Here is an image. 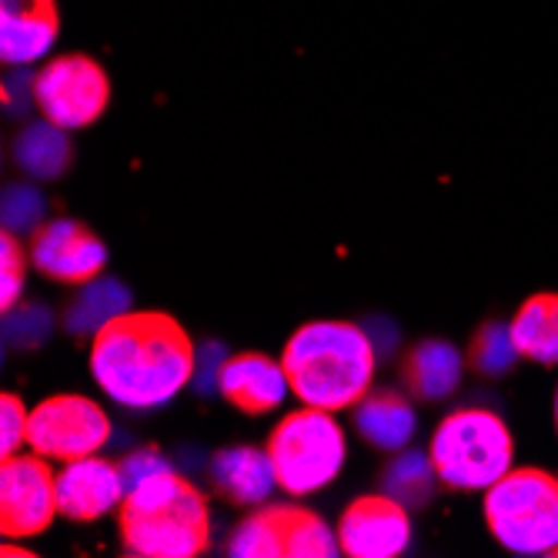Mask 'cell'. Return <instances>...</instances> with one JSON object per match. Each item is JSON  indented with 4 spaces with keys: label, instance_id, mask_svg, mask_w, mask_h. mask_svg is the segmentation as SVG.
I'll return each mask as SVG.
<instances>
[{
    "label": "cell",
    "instance_id": "6da1fadb",
    "mask_svg": "<svg viewBox=\"0 0 558 558\" xmlns=\"http://www.w3.org/2000/svg\"><path fill=\"white\" fill-rule=\"evenodd\" d=\"M194 368L191 335L168 312H124L90 335V375L124 409L168 404Z\"/></svg>",
    "mask_w": 558,
    "mask_h": 558
},
{
    "label": "cell",
    "instance_id": "7a4b0ae2",
    "mask_svg": "<svg viewBox=\"0 0 558 558\" xmlns=\"http://www.w3.org/2000/svg\"><path fill=\"white\" fill-rule=\"evenodd\" d=\"M378 348L362 325L312 322L298 328L281 354L291 391L301 404L325 412L354 409L375 378Z\"/></svg>",
    "mask_w": 558,
    "mask_h": 558
},
{
    "label": "cell",
    "instance_id": "3957f363",
    "mask_svg": "<svg viewBox=\"0 0 558 558\" xmlns=\"http://www.w3.org/2000/svg\"><path fill=\"white\" fill-rule=\"evenodd\" d=\"M118 525L124 551L137 558H194L211 545L208 498L171 465L124 492Z\"/></svg>",
    "mask_w": 558,
    "mask_h": 558
},
{
    "label": "cell",
    "instance_id": "277c9868",
    "mask_svg": "<svg viewBox=\"0 0 558 558\" xmlns=\"http://www.w3.org/2000/svg\"><path fill=\"white\" fill-rule=\"evenodd\" d=\"M432 465L454 492H485L512 469V432L488 409L451 412L432 435Z\"/></svg>",
    "mask_w": 558,
    "mask_h": 558
},
{
    "label": "cell",
    "instance_id": "5b68a950",
    "mask_svg": "<svg viewBox=\"0 0 558 558\" xmlns=\"http://www.w3.org/2000/svg\"><path fill=\"white\" fill-rule=\"evenodd\" d=\"M485 522L501 548L545 555L558 548V478L545 469H509L485 488Z\"/></svg>",
    "mask_w": 558,
    "mask_h": 558
},
{
    "label": "cell",
    "instance_id": "8992f818",
    "mask_svg": "<svg viewBox=\"0 0 558 558\" xmlns=\"http://www.w3.org/2000/svg\"><path fill=\"white\" fill-rule=\"evenodd\" d=\"M331 415L335 412L304 404V409L281 418V425L271 432L265 445L278 485L294 498L331 485L344 465V432Z\"/></svg>",
    "mask_w": 558,
    "mask_h": 558
},
{
    "label": "cell",
    "instance_id": "52a82bcc",
    "mask_svg": "<svg viewBox=\"0 0 558 558\" xmlns=\"http://www.w3.org/2000/svg\"><path fill=\"white\" fill-rule=\"evenodd\" d=\"M338 551V535L304 505H262L228 538L234 558H331Z\"/></svg>",
    "mask_w": 558,
    "mask_h": 558
},
{
    "label": "cell",
    "instance_id": "ba28073f",
    "mask_svg": "<svg viewBox=\"0 0 558 558\" xmlns=\"http://www.w3.org/2000/svg\"><path fill=\"white\" fill-rule=\"evenodd\" d=\"M34 105L64 131L94 124L111 105L108 71L87 54H64L34 74Z\"/></svg>",
    "mask_w": 558,
    "mask_h": 558
},
{
    "label": "cell",
    "instance_id": "9c48e42d",
    "mask_svg": "<svg viewBox=\"0 0 558 558\" xmlns=\"http://www.w3.org/2000/svg\"><path fill=\"white\" fill-rule=\"evenodd\" d=\"M111 438V418L84 395H50L31 412L27 445L50 462H74L97 454Z\"/></svg>",
    "mask_w": 558,
    "mask_h": 558
},
{
    "label": "cell",
    "instance_id": "30bf717a",
    "mask_svg": "<svg viewBox=\"0 0 558 558\" xmlns=\"http://www.w3.org/2000/svg\"><path fill=\"white\" fill-rule=\"evenodd\" d=\"M50 459L11 454L0 465V532L4 538H31L50 529L58 509V475L47 465Z\"/></svg>",
    "mask_w": 558,
    "mask_h": 558
},
{
    "label": "cell",
    "instance_id": "8fae6325",
    "mask_svg": "<svg viewBox=\"0 0 558 558\" xmlns=\"http://www.w3.org/2000/svg\"><path fill=\"white\" fill-rule=\"evenodd\" d=\"M31 265L61 284H87L108 265V247L87 225L74 218H54L34 231Z\"/></svg>",
    "mask_w": 558,
    "mask_h": 558
},
{
    "label": "cell",
    "instance_id": "7c38bea8",
    "mask_svg": "<svg viewBox=\"0 0 558 558\" xmlns=\"http://www.w3.org/2000/svg\"><path fill=\"white\" fill-rule=\"evenodd\" d=\"M412 542L409 509L391 495H362L341 512L338 545L351 558H395Z\"/></svg>",
    "mask_w": 558,
    "mask_h": 558
},
{
    "label": "cell",
    "instance_id": "4fadbf2b",
    "mask_svg": "<svg viewBox=\"0 0 558 558\" xmlns=\"http://www.w3.org/2000/svg\"><path fill=\"white\" fill-rule=\"evenodd\" d=\"M124 492L128 485L121 465L97 459V454L64 462V472H58V509L71 522H94L114 512Z\"/></svg>",
    "mask_w": 558,
    "mask_h": 558
},
{
    "label": "cell",
    "instance_id": "5bb4252c",
    "mask_svg": "<svg viewBox=\"0 0 558 558\" xmlns=\"http://www.w3.org/2000/svg\"><path fill=\"white\" fill-rule=\"evenodd\" d=\"M61 34L54 0H0V61L24 68L40 61Z\"/></svg>",
    "mask_w": 558,
    "mask_h": 558
},
{
    "label": "cell",
    "instance_id": "9a60e30c",
    "mask_svg": "<svg viewBox=\"0 0 558 558\" xmlns=\"http://www.w3.org/2000/svg\"><path fill=\"white\" fill-rule=\"evenodd\" d=\"M218 391L244 415H268L291 391L284 365L262 351H241L225 362Z\"/></svg>",
    "mask_w": 558,
    "mask_h": 558
},
{
    "label": "cell",
    "instance_id": "2e32d148",
    "mask_svg": "<svg viewBox=\"0 0 558 558\" xmlns=\"http://www.w3.org/2000/svg\"><path fill=\"white\" fill-rule=\"evenodd\" d=\"M211 482L231 505H265L278 485L268 448L231 445L215 451Z\"/></svg>",
    "mask_w": 558,
    "mask_h": 558
},
{
    "label": "cell",
    "instance_id": "e0dca14e",
    "mask_svg": "<svg viewBox=\"0 0 558 558\" xmlns=\"http://www.w3.org/2000/svg\"><path fill=\"white\" fill-rule=\"evenodd\" d=\"M354 425L368 445L401 451L415 435V409L404 395L391 388H375L354 404Z\"/></svg>",
    "mask_w": 558,
    "mask_h": 558
},
{
    "label": "cell",
    "instance_id": "ac0fdd59",
    "mask_svg": "<svg viewBox=\"0 0 558 558\" xmlns=\"http://www.w3.org/2000/svg\"><path fill=\"white\" fill-rule=\"evenodd\" d=\"M462 368H465V362H462L459 348L441 338H428L409 351V359L401 365V378L415 398L438 401L459 388Z\"/></svg>",
    "mask_w": 558,
    "mask_h": 558
},
{
    "label": "cell",
    "instance_id": "d6986e66",
    "mask_svg": "<svg viewBox=\"0 0 558 558\" xmlns=\"http://www.w3.org/2000/svg\"><path fill=\"white\" fill-rule=\"evenodd\" d=\"M512 338L522 359L538 365H558V294L538 291L512 318Z\"/></svg>",
    "mask_w": 558,
    "mask_h": 558
},
{
    "label": "cell",
    "instance_id": "ffe728a7",
    "mask_svg": "<svg viewBox=\"0 0 558 558\" xmlns=\"http://www.w3.org/2000/svg\"><path fill=\"white\" fill-rule=\"evenodd\" d=\"M131 312V291L114 281V278H94L81 284V294L71 301V308L64 315L68 331L74 335H97L111 318Z\"/></svg>",
    "mask_w": 558,
    "mask_h": 558
},
{
    "label": "cell",
    "instance_id": "44dd1931",
    "mask_svg": "<svg viewBox=\"0 0 558 558\" xmlns=\"http://www.w3.org/2000/svg\"><path fill=\"white\" fill-rule=\"evenodd\" d=\"M14 150H17V165L31 178H58L71 161V144L64 137V128H58L47 118L40 124L24 128Z\"/></svg>",
    "mask_w": 558,
    "mask_h": 558
},
{
    "label": "cell",
    "instance_id": "7402d4cb",
    "mask_svg": "<svg viewBox=\"0 0 558 558\" xmlns=\"http://www.w3.org/2000/svg\"><path fill=\"white\" fill-rule=\"evenodd\" d=\"M435 465H432V454L422 451H401L398 459L385 469V495L398 498L404 509H422L428 505L432 492H435Z\"/></svg>",
    "mask_w": 558,
    "mask_h": 558
},
{
    "label": "cell",
    "instance_id": "603a6c76",
    "mask_svg": "<svg viewBox=\"0 0 558 558\" xmlns=\"http://www.w3.org/2000/svg\"><path fill=\"white\" fill-rule=\"evenodd\" d=\"M515 359H522L519 348H515V338H512V328L509 325H498V322H488L475 331L472 338V348H469V365L482 375H505Z\"/></svg>",
    "mask_w": 558,
    "mask_h": 558
},
{
    "label": "cell",
    "instance_id": "cb8c5ba5",
    "mask_svg": "<svg viewBox=\"0 0 558 558\" xmlns=\"http://www.w3.org/2000/svg\"><path fill=\"white\" fill-rule=\"evenodd\" d=\"M27 255L17 241L14 231L0 234V308L11 312L14 304L21 301L24 291V278H27Z\"/></svg>",
    "mask_w": 558,
    "mask_h": 558
},
{
    "label": "cell",
    "instance_id": "d4e9b609",
    "mask_svg": "<svg viewBox=\"0 0 558 558\" xmlns=\"http://www.w3.org/2000/svg\"><path fill=\"white\" fill-rule=\"evenodd\" d=\"M27 428H31V412L24 409V401L14 391L0 395V454L11 459L27 445Z\"/></svg>",
    "mask_w": 558,
    "mask_h": 558
},
{
    "label": "cell",
    "instance_id": "484cf974",
    "mask_svg": "<svg viewBox=\"0 0 558 558\" xmlns=\"http://www.w3.org/2000/svg\"><path fill=\"white\" fill-rule=\"evenodd\" d=\"M44 215V197L27 187V184H14L4 191V228L8 231H27V228H37Z\"/></svg>",
    "mask_w": 558,
    "mask_h": 558
},
{
    "label": "cell",
    "instance_id": "4316f807",
    "mask_svg": "<svg viewBox=\"0 0 558 558\" xmlns=\"http://www.w3.org/2000/svg\"><path fill=\"white\" fill-rule=\"evenodd\" d=\"M8 338L11 344H40L50 331V315L40 308V304H27V308H11L8 312Z\"/></svg>",
    "mask_w": 558,
    "mask_h": 558
},
{
    "label": "cell",
    "instance_id": "83f0119b",
    "mask_svg": "<svg viewBox=\"0 0 558 558\" xmlns=\"http://www.w3.org/2000/svg\"><path fill=\"white\" fill-rule=\"evenodd\" d=\"M161 469H168V462H165V454H161L158 448H141V451L128 454V459L121 462V475H124V485H128V488H131L134 482L147 478V475L161 472Z\"/></svg>",
    "mask_w": 558,
    "mask_h": 558
},
{
    "label": "cell",
    "instance_id": "f1b7e54d",
    "mask_svg": "<svg viewBox=\"0 0 558 558\" xmlns=\"http://www.w3.org/2000/svg\"><path fill=\"white\" fill-rule=\"evenodd\" d=\"M225 362H228V354L221 351V344H218V341H208L205 348H201V354H197V368H194V375H197V388H201V391H208L211 385H218Z\"/></svg>",
    "mask_w": 558,
    "mask_h": 558
},
{
    "label": "cell",
    "instance_id": "f546056e",
    "mask_svg": "<svg viewBox=\"0 0 558 558\" xmlns=\"http://www.w3.org/2000/svg\"><path fill=\"white\" fill-rule=\"evenodd\" d=\"M0 551H4L8 558H14V555H27V558H34V551H27V548H17V545H4Z\"/></svg>",
    "mask_w": 558,
    "mask_h": 558
},
{
    "label": "cell",
    "instance_id": "4dcf8cb0",
    "mask_svg": "<svg viewBox=\"0 0 558 558\" xmlns=\"http://www.w3.org/2000/svg\"><path fill=\"white\" fill-rule=\"evenodd\" d=\"M555 432H558V391H555Z\"/></svg>",
    "mask_w": 558,
    "mask_h": 558
}]
</instances>
